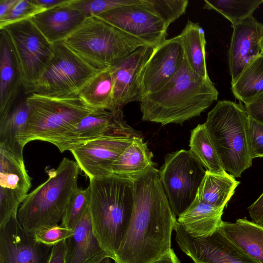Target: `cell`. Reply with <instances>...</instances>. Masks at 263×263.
Wrapping results in <instances>:
<instances>
[{"instance_id": "obj_9", "label": "cell", "mask_w": 263, "mask_h": 263, "mask_svg": "<svg viewBox=\"0 0 263 263\" xmlns=\"http://www.w3.org/2000/svg\"><path fill=\"white\" fill-rule=\"evenodd\" d=\"M203 167L190 150L180 149L165 156L159 173L176 217L181 214L195 200L205 174Z\"/></svg>"}, {"instance_id": "obj_2", "label": "cell", "mask_w": 263, "mask_h": 263, "mask_svg": "<svg viewBox=\"0 0 263 263\" xmlns=\"http://www.w3.org/2000/svg\"><path fill=\"white\" fill-rule=\"evenodd\" d=\"M218 96L210 78H203L196 73L185 58L178 71L166 85L141 98L142 119L162 125H182L185 121L200 116Z\"/></svg>"}, {"instance_id": "obj_25", "label": "cell", "mask_w": 263, "mask_h": 263, "mask_svg": "<svg viewBox=\"0 0 263 263\" xmlns=\"http://www.w3.org/2000/svg\"><path fill=\"white\" fill-rule=\"evenodd\" d=\"M153 155L142 137L135 136L132 143L113 163L112 174L133 180L154 166Z\"/></svg>"}, {"instance_id": "obj_46", "label": "cell", "mask_w": 263, "mask_h": 263, "mask_svg": "<svg viewBox=\"0 0 263 263\" xmlns=\"http://www.w3.org/2000/svg\"><path fill=\"white\" fill-rule=\"evenodd\" d=\"M261 53H263V37L261 41Z\"/></svg>"}, {"instance_id": "obj_33", "label": "cell", "mask_w": 263, "mask_h": 263, "mask_svg": "<svg viewBox=\"0 0 263 263\" xmlns=\"http://www.w3.org/2000/svg\"><path fill=\"white\" fill-rule=\"evenodd\" d=\"M90 189L78 187L71 194L61 220L62 226L74 230L89 206Z\"/></svg>"}, {"instance_id": "obj_42", "label": "cell", "mask_w": 263, "mask_h": 263, "mask_svg": "<svg viewBox=\"0 0 263 263\" xmlns=\"http://www.w3.org/2000/svg\"><path fill=\"white\" fill-rule=\"evenodd\" d=\"M74 0H32V2L45 10L63 5H70Z\"/></svg>"}, {"instance_id": "obj_35", "label": "cell", "mask_w": 263, "mask_h": 263, "mask_svg": "<svg viewBox=\"0 0 263 263\" xmlns=\"http://www.w3.org/2000/svg\"><path fill=\"white\" fill-rule=\"evenodd\" d=\"M140 0H74L69 6L80 11L86 18L98 16L119 7L136 4Z\"/></svg>"}, {"instance_id": "obj_21", "label": "cell", "mask_w": 263, "mask_h": 263, "mask_svg": "<svg viewBox=\"0 0 263 263\" xmlns=\"http://www.w3.org/2000/svg\"><path fill=\"white\" fill-rule=\"evenodd\" d=\"M65 263H99L110 257L95 235L88 207L74 229V234L65 240Z\"/></svg>"}, {"instance_id": "obj_16", "label": "cell", "mask_w": 263, "mask_h": 263, "mask_svg": "<svg viewBox=\"0 0 263 263\" xmlns=\"http://www.w3.org/2000/svg\"><path fill=\"white\" fill-rule=\"evenodd\" d=\"M31 186L24 161L0 146V228L17 214Z\"/></svg>"}, {"instance_id": "obj_41", "label": "cell", "mask_w": 263, "mask_h": 263, "mask_svg": "<svg viewBox=\"0 0 263 263\" xmlns=\"http://www.w3.org/2000/svg\"><path fill=\"white\" fill-rule=\"evenodd\" d=\"M65 240L52 246L47 263H65Z\"/></svg>"}, {"instance_id": "obj_3", "label": "cell", "mask_w": 263, "mask_h": 263, "mask_svg": "<svg viewBox=\"0 0 263 263\" xmlns=\"http://www.w3.org/2000/svg\"><path fill=\"white\" fill-rule=\"evenodd\" d=\"M89 211L93 231L111 259L127 231L133 211V181L114 174L89 179Z\"/></svg>"}, {"instance_id": "obj_11", "label": "cell", "mask_w": 263, "mask_h": 263, "mask_svg": "<svg viewBox=\"0 0 263 263\" xmlns=\"http://www.w3.org/2000/svg\"><path fill=\"white\" fill-rule=\"evenodd\" d=\"M111 135L141 136L124 121L122 109L94 110L47 142L54 145L62 153L70 151L91 140Z\"/></svg>"}, {"instance_id": "obj_15", "label": "cell", "mask_w": 263, "mask_h": 263, "mask_svg": "<svg viewBox=\"0 0 263 263\" xmlns=\"http://www.w3.org/2000/svg\"><path fill=\"white\" fill-rule=\"evenodd\" d=\"M184 58L180 35L164 40L153 49L139 77L141 99L166 85L178 71Z\"/></svg>"}, {"instance_id": "obj_28", "label": "cell", "mask_w": 263, "mask_h": 263, "mask_svg": "<svg viewBox=\"0 0 263 263\" xmlns=\"http://www.w3.org/2000/svg\"><path fill=\"white\" fill-rule=\"evenodd\" d=\"M78 96L93 110H114L112 67L100 70L84 85Z\"/></svg>"}, {"instance_id": "obj_12", "label": "cell", "mask_w": 263, "mask_h": 263, "mask_svg": "<svg viewBox=\"0 0 263 263\" xmlns=\"http://www.w3.org/2000/svg\"><path fill=\"white\" fill-rule=\"evenodd\" d=\"M174 230L181 250L195 263H258L234 243L219 228L202 238L187 234L176 221Z\"/></svg>"}, {"instance_id": "obj_43", "label": "cell", "mask_w": 263, "mask_h": 263, "mask_svg": "<svg viewBox=\"0 0 263 263\" xmlns=\"http://www.w3.org/2000/svg\"><path fill=\"white\" fill-rule=\"evenodd\" d=\"M153 263H181L174 250L171 249Z\"/></svg>"}, {"instance_id": "obj_17", "label": "cell", "mask_w": 263, "mask_h": 263, "mask_svg": "<svg viewBox=\"0 0 263 263\" xmlns=\"http://www.w3.org/2000/svg\"><path fill=\"white\" fill-rule=\"evenodd\" d=\"M52 248L37 242L17 214L0 228V263H47Z\"/></svg>"}, {"instance_id": "obj_13", "label": "cell", "mask_w": 263, "mask_h": 263, "mask_svg": "<svg viewBox=\"0 0 263 263\" xmlns=\"http://www.w3.org/2000/svg\"><path fill=\"white\" fill-rule=\"evenodd\" d=\"M154 49L165 40L168 27L141 3L123 6L95 16Z\"/></svg>"}, {"instance_id": "obj_38", "label": "cell", "mask_w": 263, "mask_h": 263, "mask_svg": "<svg viewBox=\"0 0 263 263\" xmlns=\"http://www.w3.org/2000/svg\"><path fill=\"white\" fill-rule=\"evenodd\" d=\"M248 145L252 160L263 157V124L249 117Z\"/></svg>"}, {"instance_id": "obj_23", "label": "cell", "mask_w": 263, "mask_h": 263, "mask_svg": "<svg viewBox=\"0 0 263 263\" xmlns=\"http://www.w3.org/2000/svg\"><path fill=\"white\" fill-rule=\"evenodd\" d=\"M223 209L195 198L177 220L189 235L197 238L205 237L211 235L222 223Z\"/></svg>"}, {"instance_id": "obj_7", "label": "cell", "mask_w": 263, "mask_h": 263, "mask_svg": "<svg viewBox=\"0 0 263 263\" xmlns=\"http://www.w3.org/2000/svg\"><path fill=\"white\" fill-rule=\"evenodd\" d=\"M25 100L29 114L20 139L23 148L31 141L47 142L94 110L78 96L56 97L33 93Z\"/></svg>"}, {"instance_id": "obj_36", "label": "cell", "mask_w": 263, "mask_h": 263, "mask_svg": "<svg viewBox=\"0 0 263 263\" xmlns=\"http://www.w3.org/2000/svg\"><path fill=\"white\" fill-rule=\"evenodd\" d=\"M44 11L43 8L34 4L32 0H18L11 10L0 19V29L13 23L31 18Z\"/></svg>"}, {"instance_id": "obj_26", "label": "cell", "mask_w": 263, "mask_h": 263, "mask_svg": "<svg viewBox=\"0 0 263 263\" xmlns=\"http://www.w3.org/2000/svg\"><path fill=\"white\" fill-rule=\"evenodd\" d=\"M29 110L26 100L16 105L7 116L0 121V146L24 161L21 135L27 123Z\"/></svg>"}, {"instance_id": "obj_22", "label": "cell", "mask_w": 263, "mask_h": 263, "mask_svg": "<svg viewBox=\"0 0 263 263\" xmlns=\"http://www.w3.org/2000/svg\"><path fill=\"white\" fill-rule=\"evenodd\" d=\"M86 18L78 9L63 5L39 13L31 19L48 41L53 44L63 42Z\"/></svg>"}, {"instance_id": "obj_5", "label": "cell", "mask_w": 263, "mask_h": 263, "mask_svg": "<svg viewBox=\"0 0 263 263\" xmlns=\"http://www.w3.org/2000/svg\"><path fill=\"white\" fill-rule=\"evenodd\" d=\"M249 116L244 106L223 100L208 113L204 123L224 170L234 177L252 166L248 145Z\"/></svg>"}, {"instance_id": "obj_44", "label": "cell", "mask_w": 263, "mask_h": 263, "mask_svg": "<svg viewBox=\"0 0 263 263\" xmlns=\"http://www.w3.org/2000/svg\"><path fill=\"white\" fill-rule=\"evenodd\" d=\"M18 0H0V19L4 17L13 7Z\"/></svg>"}, {"instance_id": "obj_45", "label": "cell", "mask_w": 263, "mask_h": 263, "mask_svg": "<svg viewBox=\"0 0 263 263\" xmlns=\"http://www.w3.org/2000/svg\"><path fill=\"white\" fill-rule=\"evenodd\" d=\"M99 263H111V258L110 257H106L103 259Z\"/></svg>"}, {"instance_id": "obj_1", "label": "cell", "mask_w": 263, "mask_h": 263, "mask_svg": "<svg viewBox=\"0 0 263 263\" xmlns=\"http://www.w3.org/2000/svg\"><path fill=\"white\" fill-rule=\"evenodd\" d=\"M133 181L132 216L114 261L153 263L172 249L171 236L177 218L155 166Z\"/></svg>"}, {"instance_id": "obj_39", "label": "cell", "mask_w": 263, "mask_h": 263, "mask_svg": "<svg viewBox=\"0 0 263 263\" xmlns=\"http://www.w3.org/2000/svg\"><path fill=\"white\" fill-rule=\"evenodd\" d=\"M245 105L249 117L263 124V93Z\"/></svg>"}, {"instance_id": "obj_6", "label": "cell", "mask_w": 263, "mask_h": 263, "mask_svg": "<svg viewBox=\"0 0 263 263\" xmlns=\"http://www.w3.org/2000/svg\"><path fill=\"white\" fill-rule=\"evenodd\" d=\"M63 43L92 66H114L130 53L145 46L97 16L87 18Z\"/></svg>"}, {"instance_id": "obj_18", "label": "cell", "mask_w": 263, "mask_h": 263, "mask_svg": "<svg viewBox=\"0 0 263 263\" xmlns=\"http://www.w3.org/2000/svg\"><path fill=\"white\" fill-rule=\"evenodd\" d=\"M229 50L231 84H234L245 68L261 52L263 25L253 15L233 27Z\"/></svg>"}, {"instance_id": "obj_24", "label": "cell", "mask_w": 263, "mask_h": 263, "mask_svg": "<svg viewBox=\"0 0 263 263\" xmlns=\"http://www.w3.org/2000/svg\"><path fill=\"white\" fill-rule=\"evenodd\" d=\"M219 228L234 243L258 263H263V226L246 218L223 221Z\"/></svg>"}, {"instance_id": "obj_4", "label": "cell", "mask_w": 263, "mask_h": 263, "mask_svg": "<svg viewBox=\"0 0 263 263\" xmlns=\"http://www.w3.org/2000/svg\"><path fill=\"white\" fill-rule=\"evenodd\" d=\"M80 170L76 162L64 158L57 168L47 171V180L28 194L18 210V220L27 231L31 233L61 221L69 198L78 187Z\"/></svg>"}, {"instance_id": "obj_34", "label": "cell", "mask_w": 263, "mask_h": 263, "mask_svg": "<svg viewBox=\"0 0 263 263\" xmlns=\"http://www.w3.org/2000/svg\"><path fill=\"white\" fill-rule=\"evenodd\" d=\"M142 5L159 17L168 27L185 13L187 0H141Z\"/></svg>"}, {"instance_id": "obj_32", "label": "cell", "mask_w": 263, "mask_h": 263, "mask_svg": "<svg viewBox=\"0 0 263 263\" xmlns=\"http://www.w3.org/2000/svg\"><path fill=\"white\" fill-rule=\"evenodd\" d=\"M204 2L203 9L217 11L231 22L232 27L252 16L262 0H214Z\"/></svg>"}, {"instance_id": "obj_31", "label": "cell", "mask_w": 263, "mask_h": 263, "mask_svg": "<svg viewBox=\"0 0 263 263\" xmlns=\"http://www.w3.org/2000/svg\"><path fill=\"white\" fill-rule=\"evenodd\" d=\"M189 145L190 151L206 168V171L218 174L227 173L204 123L198 124L192 130Z\"/></svg>"}, {"instance_id": "obj_40", "label": "cell", "mask_w": 263, "mask_h": 263, "mask_svg": "<svg viewBox=\"0 0 263 263\" xmlns=\"http://www.w3.org/2000/svg\"><path fill=\"white\" fill-rule=\"evenodd\" d=\"M252 222L263 226V193L248 208Z\"/></svg>"}, {"instance_id": "obj_10", "label": "cell", "mask_w": 263, "mask_h": 263, "mask_svg": "<svg viewBox=\"0 0 263 263\" xmlns=\"http://www.w3.org/2000/svg\"><path fill=\"white\" fill-rule=\"evenodd\" d=\"M1 29L6 31L11 42L20 68L24 92L31 94L53 56V44L31 18Z\"/></svg>"}, {"instance_id": "obj_29", "label": "cell", "mask_w": 263, "mask_h": 263, "mask_svg": "<svg viewBox=\"0 0 263 263\" xmlns=\"http://www.w3.org/2000/svg\"><path fill=\"white\" fill-rule=\"evenodd\" d=\"M181 36L185 58L191 68L203 78H209L205 61L204 32L198 23L188 21Z\"/></svg>"}, {"instance_id": "obj_14", "label": "cell", "mask_w": 263, "mask_h": 263, "mask_svg": "<svg viewBox=\"0 0 263 263\" xmlns=\"http://www.w3.org/2000/svg\"><path fill=\"white\" fill-rule=\"evenodd\" d=\"M134 137L105 136L76 147L70 152L80 169L89 179L101 178L112 175L113 163L132 143Z\"/></svg>"}, {"instance_id": "obj_37", "label": "cell", "mask_w": 263, "mask_h": 263, "mask_svg": "<svg viewBox=\"0 0 263 263\" xmlns=\"http://www.w3.org/2000/svg\"><path fill=\"white\" fill-rule=\"evenodd\" d=\"M31 233L37 242L53 246L71 236L74 230L57 224L41 227Z\"/></svg>"}, {"instance_id": "obj_30", "label": "cell", "mask_w": 263, "mask_h": 263, "mask_svg": "<svg viewBox=\"0 0 263 263\" xmlns=\"http://www.w3.org/2000/svg\"><path fill=\"white\" fill-rule=\"evenodd\" d=\"M234 96L245 104L263 93V53L254 59L232 84Z\"/></svg>"}, {"instance_id": "obj_19", "label": "cell", "mask_w": 263, "mask_h": 263, "mask_svg": "<svg viewBox=\"0 0 263 263\" xmlns=\"http://www.w3.org/2000/svg\"><path fill=\"white\" fill-rule=\"evenodd\" d=\"M152 50L142 46L112 67L114 110L133 101L140 102L139 77Z\"/></svg>"}, {"instance_id": "obj_27", "label": "cell", "mask_w": 263, "mask_h": 263, "mask_svg": "<svg viewBox=\"0 0 263 263\" xmlns=\"http://www.w3.org/2000/svg\"><path fill=\"white\" fill-rule=\"evenodd\" d=\"M239 183L228 173L218 174L206 171L195 198L201 202L224 209Z\"/></svg>"}, {"instance_id": "obj_8", "label": "cell", "mask_w": 263, "mask_h": 263, "mask_svg": "<svg viewBox=\"0 0 263 263\" xmlns=\"http://www.w3.org/2000/svg\"><path fill=\"white\" fill-rule=\"evenodd\" d=\"M53 56L32 93L56 97L78 96L84 85L102 69L89 64L63 42L53 44Z\"/></svg>"}, {"instance_id": "obj_20", "label": "cell", "mask_w": 263, "mask_h": 263, "mask_svg": "<svg viewBox=\"0 0 263 263\" xmlns=\"http://www.w3.org/2000/svg\"><path fill=\"white\" fill-rule=\"evenodd\" d=\"M0 121L12 108L20 88L22 74L11 42L6 31L0 29Z\"/></svg>"}]
</instances>
